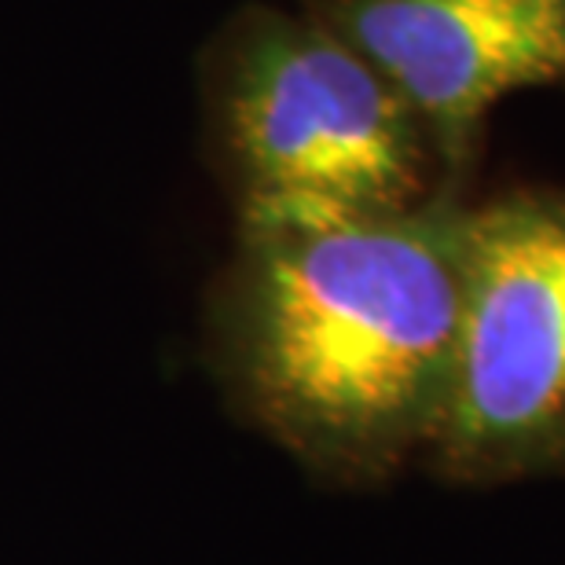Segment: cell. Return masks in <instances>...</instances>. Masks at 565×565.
I'll return each instance as SVG.
<instances>
[{"mask_svg":"<svg viewBox=\"0 0 565 565\" xmlns=\"http://www.w3.org/2000/svg\"><path fill=\"white\" fill-rule=\"evenodd\" d=\"M429 448L470 484L565 473V188L470 202L456 371Z\"/></svg>","mask_w":565,"mask_h":565,"instance_id":"obj_2","label":"cell"},{"mask_svg":"<svg viewBox=\"0 0 565 565\" xmlns=\"http://www.w3.org/2000/svg\"><path fill=\"white\" fill-rule=\"evenodd\" d=\"M228 132L246 206L397 213L456 191L408 104L316 15H265L243 33Z\"/></svg>","mask_w":565,"mask_h":565,"instance_id":"obj_3","label":"cell"},{"mask_svg":"<svg viewBox=\"0 0 565 565\" xmlns=\"http://www.w3.org/2000/svg\"><path fill=\"white\" fill-rule=\"evenodd\" d=\"M312 15L408 104L456 191L500 99L565 85V0H316Z\"/></svg>","mask_w":565,"mask_h":565,"instance_id":"obj_4","label":"cell"},{"mask_svg":"<svg viewBox=\"0 0 565 565\" xmlns=\"http://www.w3.org/2000/svg\"><path fill=\"white\" fill-rule=\"evenodd\" d=\"M467 213L462 191L397 213L246 206L239 364L282 437L349 470L434 440L459 349Z\"/></svg>","mask_w":565,"mask_h":565,"instance_id":"obj_1","label":"cell"}]
</instances>
